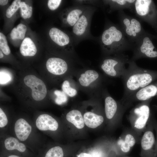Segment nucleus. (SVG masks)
<instances>
[{
	"mask_svg": "<svg viewBox=\"0 0 157 157\" xmlns=\"http://www.w3.org/2000/svg\"><path fill=\"white\" fill-rule=\"evenodd\" d=\"M127 64L128 67L122 77L124 88L122 100L124 101L136 92L157 79V71L141 68L130 59Z\"/></svg>",
	"mask_w": 157,
	"mask_h": 157,
	"instance_id": "nucleus-1",
	"label": "nucleus"
},
{
	"mask_svg": "<svg viewBox=\"0 0 157 157\" xmlns=\"http://www.w3.org/2000/svg\"><path fill=\"white\" fill-rule=\"evenodd\" d=\"M101 41L104 51L107 54L122 53L132 50L134 44L128 39L119 25L107 27L102 34Z\"/></svg>",
	"mask_w": 157,
	"mask_h": 157,
	"instance_id": "nucleus-2",
	"label": "nucleus"
},
{
	"mask_svg": "<svg viewBox=\"0 0 157 157\" xmlns=\"http://www.w3.org/2000/svg\"><path fill=\"white\" fill-rule=\"evenodd\" d=\"M119 24L129 41L134 44L146 32L140 22L135 18L129 16L122 10H119Z\"/></svg>",
	"mask_w": 157,
	"mask_h": 157,
	"instance_id": "nucleus-3",
	"label": "nucleus"
},
{
	"mask_svg": "<svg viewBox=\"0 0 157 157\" xmlns=\"http://www.w3.org/2000/svg\"><path fill=\"white\" fill-rule=\"evenodd\" d=\"M129 60L128 56L123 53L114 54L113 56L107 57L103 59L101 68L108 76L122 77L126 69L125 65Z\"/></svg>",
	"mask_w": 157,
	"mask_h": 157,
	"instance_id": "nucleus-4",
	"label": "nucleus"
},
{
	"mask_svg": "<svg viewBox=\"0 0 157 157\" xmlns=\"http://www.w3.org/2000/svg\"><path fill=\"white\" fill-rule=\"evenodd\" d=\"M136 16L157 32V10L153 1L136 0L132 10Z\"/></svg>",
	"mask_w": 157,
	"mask_h": 157,
	"instance_id": "nucleus-5",
	"label": "nucleus"
},
{
	"mask_svg": "<svg viewBox=\"0 0 157 157\" xmlns=\"http://www.w3.org/2000/svg\"><path fill=\"white\" fill-rule=\"evenodd\" d=\"M154 35L146 32L135 43L130 60L135 61L142 58H157V49L152 42Z\"/></svg>",
	"mask_w": 157,
	"mask_h": 157,
	"instance_id": "nucleus-6",
	"label": "nucleus"
},
{
	"mask_svg": "<svg viewBox=\"0 0 157 157\" xmlns=\"http://www.w3.org/2000/svg\"><path fill=\"white\" fill-rule=\"evenodd\" d=\"M24 84L32 90L33 99L36 101H40L45 97L47 94L46 86L43 81L33 75H29L24 79Z\"/></svg>",
	"mask_w": 157,
	"mask_h": 157,
	"instance_id": "nucleus-7",
	"label": "nucleus"
},
{
	"mask_svg": "<svg viewBox=\"0 0 157 157\" xmlns=\"http://www.w3.org/2000/svg\"><path fill=\"white\" fill-rule=\"evenodd\" d=\"M157 95V81L152 83L140 89L130 96L126 101H145Z\"/></svg>",
	"mask_w": 157,
	"mask_h": 157,
	"instance_id": "nucleus-8",
	"label": "nucleus"
},
{
	"mask_svg": "<svg viewBox=\"0 0 157 157\" xmlns=\"http://www.w3.org/2000/svg\"><path fill=\"white\" fill-rule=\"evenodd\" d=\"M48 71L56 75H60L66 73L68 69L66 62L60 58L52 57L48 59L46 63Z\"/></svg>",
	"mask_w": 157,
	"mask_h": 157,
	"instance_id": "nucleus-9",
	"label": "nucleus"
},
{
	"mask_svg": "<svg viewBox=\"0 0 157 157\" xmlns=\"http://www.w3.org/2000/svg\"><path fill=\"white\" fill-rule=\"evenodd\" d=\"M133 113L137 117L135 123V127L141 129L144 127L150 115L149 106L147 103L143 104L135 108Z\"/></svg>",
	"mask_w": 157,
	"mask_h": 157,
	"instance_id": "nucleus-10",
	"label": "nucleus"
},
{
	"mask_svg": "<svg viewBox=\"0 0 157 157\" xmlns=\"http://www.w3.org/2000/svg\"><path fill=\"white\" fill-rule=\"evenodd\" d=\"M36 125L38 129L42 131H54L58 129V127L56 120L47 114L40 115L36 120Z\"/></svg>",
	"mask_w": 157,
	"mask_h": 157,
	"instance_id": "nucleus-11",
	"label": "nucleus"
},
{
	"mask_svg": "<svg viewBox=\"0 0 157 157\" xmlns=\"http://www.w3.org/2000/svg\"><path fill=\"white\" fill-rule=\"evenodd\" d=\"M14 130L17 138L20 141H23L28 137L32 131V127L25 120L20 118L15 123Z\"/></svg>",
	"mask_w": 157,
	"mask_h": 157,
	"instance_id": "nucleus-12",
	"label": "nucleus"
},
{
	"mask_svg": "<svg viewBox=\"0 0 157 157\" xmlns=\"http://www.w3.org/2000/svg\"><path fill=\"white\" fill-rule=\"evenodd\" d=\"M101 79L100 74L97 71L88 69L80 74L78 81L81 86L87 88L95 82L100 81Z\"/></svg>",
	"mask_w": 157,
	"mask_h": 157,
	"instance_id": "nucleus-13",
	"label": "nucleus"
},
{
	"mask_svg": "<svg viewBox=\"0 0 157 157\" xmlns=\"http://www.w3.org/2000/svg\"><path fill=\"white\" fill-rule=\"evenodd\" d=\"M103 95L105 96V112L106 117L109 119L112 118L118 110L119 105L106 90H104Z\"/></svg>",
	"mask_w": 157,
	"mask_h": 157,
	"instance_id": "nucleus-14",
	"label": "nucleus"
},
{
	"mask_svg": "<svg viewBox=\"0 0 157 157\" xmlns=\"http://www.w3.org/2000/svg\"><path fill=\"white\" fill-rule=\"evenodd\" d=\"M49 35L51 39L56 43L60 46L68 44L70 40L69 36L60 29L53 27L49 31Z\"/></svg>",
	"mask_w": 157,
	"mask_h": 157,
	"instance_id": "nucleus-15",
	"label": "nucleus"
},
{
	"mask_svg": "<svg viewBox=\"0 0 157 157\" xmlns=\"http://www.w3.org/2000/svg\"><path fill=\"white\" fill-rule=\"evenodd\" d=\"M84 122L88 127L95 128L100 125L103 122V117L91 112L85 113L83 116Z\"/></svg>",
	"mask_w": 157,
	"mask_h": 157,
	"instance_id": "nucleus-16",
	"label": "nucleus"
},
{
	"mask_svg": "<svg viewBox=\"0 0 157 157\" xmlns=\"http://www.w3.org/2000/svg\"><path fill=\"white\" fill-rule=\"evenodd\" d=\"M66 119L77 129H81L84 126L83 118L81 112L77 110H73L66 115Z\"/></svg>",
	"mask_w": 157,
	"mask_h": 157,
	"instance_id": "nucleus-17",
	"label": "nucleus"
},
{
	"mask_svg": "<svg viewBox=\"0 0 157 157\" xmlns=\"http://www.w3.org/2000/svg\"><path fill=\"white\" fill-rule=\"evenodd\" d=\"M21 54L24 56H32L36 53V47L32 40L29 38H25L20 48Z\"/></svg>",
	"mask_w": 157,
	"mask_h": 157,
	"instance_id": "nucleus-18",
	"label": "nucleus"
},
{
	"mask_svg": "<svg viewBox=\"0 0 157 157\" xmlns=\"http://www.w3.org/2000/svg\"><path fill=\"white\" fill-rule=\"evenodd\" d=\"M4 143L6 148L8 150H16L20 152H23L26 149L23 143L19 142L14 137L7 138L5 140Z\"/></svg>",
	"mask_w": 157,
	"mask_h": 157,
	"instance_id": "nucleus-19",
	"label": "nucleus"
},
{
	"mask_svg": "<svg viewBox=\"0 0 157 157\" xmlns=\"http://www.w3.org/2000/svg\"><path fill=\"white\" fill-rule=\"evenodd\" d=\"M155 142L154 134L151 131H146L144 134L141 141L142 149L145 151L152 150Z\"/></svg>",
	"mask_w": 157,
	"mask_h": 157,
	"instance_id": "nucleus-20",
	"label": "nucleus"
},
{
	"mask_svg": "<svg viewBox=\"0 0 157 157\" xmlns=\"http://www.w3.org/2000/svg\"><path fill=\"white\" fill-rule=\"evenodd\" d=\"M88 24V19L84 15H82L73 26V32L77 36H81L85 33Z\"/></svg>",
	"mask_w": 157,
	"mask_h": 157,
	"instance_id": "nucleus-21",
	"label": "nucleus"
},
{
	"mask_svg": "<svg viewBox=\"0 0 157 157\" xmlns=\"http://www.w3.org/2000/svg\"><path fill=\"white\" fill-rule=\"evenodd\" d=\"M83 13L82 10L75 9L72 10L67 15V21L71 26H73L78 21Z\"/></svg>",
	"mask_w": 157,
	"mask_h": 157,
	"instance_id": "nucleus-22",
	"label": "nucleus"
},
{
	"mask_svg": "<svg viewBox=\"0 0 157 157\" xmlns=\"http://www.w3.org/2000/svg\"><path fill=\"white\" fill-rule=\"evenodd\" d=\"M135 143V140L133 136L130 134H127L126 136L125 140L121 144V149L124 152H127Z\"/></svg>",
	"mask_w": 157,
	"mask_h": 157,
	"instance_id": "nucleus-23",
	"label": "nucleus"
},
{
	"mask_svg": "<svg viewBox=\"0 0 157 157\" xmlns=\"http://www.w3.org/2000/svg\"><path fill=\"white\" fill-rule=\"evenodd\" d=\"M63 91L67 96L73 97L77 94V91L76 89L72 87L69 82L67 80L63 81L62 85Z\"/></svg>",
	"mask_w": 157,
	"mask_h": 157,
	"instance_id": "nucleus-24",
	"label": "nucleus"
},
{
	"mask_svg": "<svg viewBox=\"0 0 157 157\" xmlns=\"http://www.w3.org/2000/svg\"><path fill=\"white\" fill-rule=\"evenodd\" d=\"M20 12L22 17L24 19L29 18L32 14V8L26 3L21 2L20 5Z\"/></svg>",
	"mask_w": 157,
	"mask_h": 157,
	"instance_id": "nucleus-25",
	"label": "nucleus"
},
{
	"mask_svg": "<svg viewBox=\"0 0 157 157\" xmlns=\"http://www.w3.org/2000/svg\"><path fill=\"white\" fill-rule=\"evenodd\" d=\"M63 156L62 149L59 146H56L50 149L44 157H63Z\"/></svg>",
	"mask_w": 157,
	"mask_h": 157,
	"instance_id": "nucleus-26",
	"label": "nucleus"
},
{
	"mask_svg": "<svg viewBox=\"0 0 157 157\" xmlns=\"http://www.w3.org/2000/svg\"><path fill=\"white\" fill-rule=\"evenodd\" d=\"M21 2L20 0H15L13 1L6 10V15L7 17H11L20 8Z\"/></svg>",
	"mask_w": 157,
	"mask_h": 157,
	"instance_id": "nucleus-27",
	"label": "nucleus"
},
{
	"mask_svg": "<svg viewBox=\"0 0 157 157\" xmlns=\"http://www.w3.org/2000/svg\"><path fill=\"white\" fill-rule=\"evenodd\" d=\"M0 48L5 55H8L10 53V49L8 44L6 37L1 32L0 33Z\"/></svg>",
	"mask_w": 157,
	"mask_h": 157,
	"instance_id": "nucleus-28",
	"label": "nucleus"
},
{
	"mask_svg": "<svg viewBox=\"0 0 157 157\" xmlns=\"http://www.w3.org/2000/svg\"><path fill=\"white\" fill-rule=\"evenodd\" d=\"M56 95L55 102L58 105H61L66 102L68 99L67 95L63 91L56 90L54 92Z\"/></svg>",
	"mask_w": 157,
	"mask_h": 157,
	"instance_id": "nucleus-29",
	"label": "nucleus"
},
{
	"mask_svg": "<svg viewBox=\"0 0 157 157\" xmlns=\"http://www.w3.org/2000/svg\"><path fill=\"white\" fill-rule=\"evenodd\" d=\"M0 83L5 85L10 82L12 79L10 73L6 70H1L0 72Z\"/></svg>",
	"mask_w": 157,
	"mask_h": 157,
	"instance_id": "nucleus-30",
	"label": "nucleus"
},
{
	"mask_svg": "<svg viewBox=\"0 0 157 157\" xmlns=\"http://www.w3.org/2000/svg\"><path fill=\"white\" fill-rule=\"evenodd\" d=\"M16 28L19 35V39H24L27 30L26 26L24 24H20L17 26Z\"/></svg>",
	"mask_w": 157,
	"mask_h": 157,
	"instance_id": "nucleus-31",
	"label": "nucleus"
},
{
	"mask_svg": "<svg viewBox=\"0 0 157 157\" xmlns=\"http://www.w3.org/2000/svg\"><path fill=\"white\" fill-rule=\"evenodd\" d=\"M61 1V0H49L48 2V6L51 10H56L59 6Z\"/></svg>",
	"mask_w": 157,
	"mask_h": 157,
	"instance_id": "nucleus-32",
	"label": "nucleus"
},
{
	"mask_svg": "<svg viewBox=\"0 0 157 157\" xmlns=\"http://www.w3.org/2000/svg\"><path fill=\"white\" fill-rule=\"evenodd\" d=\"M8 120L6 116L2 110L0 108V127L2 128L7 124Z\"/></svg>",
	"mask_w": 157,
	"mask_h": 157,
	"instance_id": "nucleus-33",
	"label": "nucleus"
},
{
	"mask_svg": "<svg viewBox=\"0 0 157 157\" xmlns=\"http://www.w3.org/2000/svg\"><path fill=\"white\" fill-rule=\"evenodd\" d=\"M10 36L13 40L19 39V36L16 28L14 27L12 29L10 33Z\"/></svg>",
	"mask_w": 157,
	"mask_h": 157,
	"instance_id": "nucleus-34",
	"label": "nucleus"
},
{
	"mask_svg": "<svg viewBox=\"0 0 157 157\" xmlns=\"http://www.w3.org/2000/svg\"><path fill=\"white\" fill-rule=\"evenodd\" d=\"M92 157H103V154L101 152L99 151L95 150L93 151L91 154Z\"/></svg>",
	"mask_w": 157,
	"mask_h": 157,
	"instance_id": "nucleus-35",
	"label": "nucleus"
},
{
	"mask_svg": "<svg viewBox=\"0 0 157 157\" xmlns=\"http://www.w3.org/2000/svg\"><path fill=\"white\" fill-rule=\"evenodd\" d=\"M76 157H92V156L90 154L81 153L77 155Z\"/></svg>",
	"mask_w": 157,
	"mask_h": 157,
	"instance_id": "nucleus-36",
	"label": "nucleus"
},
{
	"mask_svg": "<svg viewBox=\"0 0 157 157\" xmlns=\"http://www.w3.org/2000/svg\"><path fill=\"white\" fill-rule=\"evenodd\" d=\"M8 2V0H0V5L1 6H4L6 5Z\"/></svg>",
	"mask_w": 157,
	"mask_h": 157,
	"instance_id": "nucleus-37",
	"label": "nucleus"
},
{
	"mask_svg": "<svg viewBox=\"0 0 157 157\" xmlns=\"http://www.w3.org/2000/svg\"><path fill=\"white\" fill-rule=\"evenodd\" d=\"M3 56V53L2 51L0 50V58H2Z\"/></svg>",
	"mask_w": 157,
	"mask_h": 157,
	"instance_id": "nucleus-38",
	"label": "nucleus"
},
{
	"mask_svg": "<svg viewBox=\"0 0 157 157\" xmlns=\"http://www.w3.org/2000/svg\"><path fill=\"white\" fill-rule=\"evenodd\" d=\"M8 157H20L19 156L15 155H11L8 156Z\"/></svg>",
	"mask_w": 157,
	"mask_h": 157,
	"instance_id": "nucleus-39",
	"label": "nucleus"
},
{
	"mask_svg": "<svg viewBox=\"0 0 157 157\" xmlns=\"http://www.w3.org/2000/svg\"><path fill=\"white\" fill-rule=\"evenodd\" d=\"M154 38L155 39L157 40V35H154Z\"/></svg>",
	"mask_w": 157,
	"mask_h": 157,
	"instance_id": "nucleus-40",
	"label": "nucleus"
},
{
	"mask_svg": "<svg viewBox=\"0 0 157 157\" xmlns=\"http://www.w3.org/2000/svg\"></svg>",
	"mask_w": 157,
	"mask_h": 157,
	"instance_id": "nucleus-41",
	"label": "nucleus"
}]
</instances>
